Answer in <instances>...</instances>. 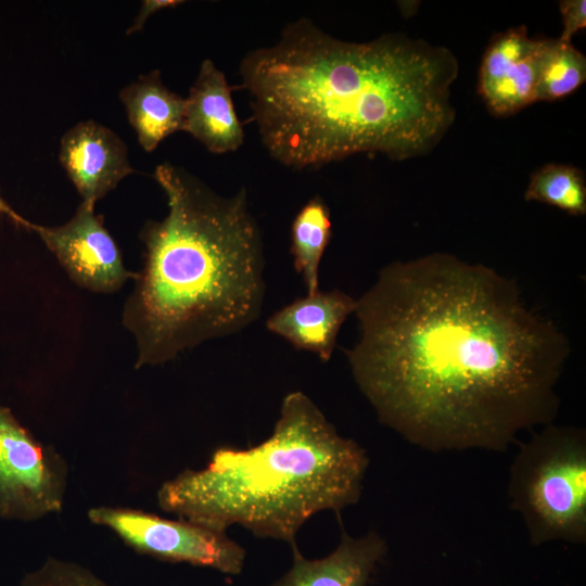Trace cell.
Here are the masks:
<instances>
[{
	"label": "cell",
	"instance_id": "6da1fadb",
	"mask_svg": "<svg viewBox=\"0 0 586 586\" xmlns=\"http://www.w3.org/2000/svg\"><path fill=\"white\" fill-rule=\"evenodd\" d=\"M357 301L346 351L379 420L430 451H506L552 423L565 336L517 284L445 253L394 262Z\"/></svg>",
	"mask_w": 586,
	"mask_h": 586
},
{
	"label": "cell",
	"instance_id": "7a4b0ae2",
	"mask_svg": "<svg viewBox=\"0 0 586 586\" xmlns=\"http://www.w3.org/2000/svg\"><path fill=\"white\" fill-rule=\"evenodd\" d=\"M240 74L264 146L294 169L357 153L424 154L455 119L456 58L400 34L349 42L300 18L250 51Z\"/></svg>",
	"mask_w": 586,
	"mask_h": 586
},
{
	"label": "cell",
	"instance_id": "3957f363",
	"mask_svg": "<svg viewBox=\"0 0 586 586\" xmlns=\"http://www.w3.org/2000/svg\"><path fill=\"white\" fill-rule=\"evenodd\" d=\"M154 178L168 213L141 231L144 262L123 310L137 368L240 332L259 317L265 295L262 233L246 190L219 195L167 162Z\"/></svg>",
	"mask_w": 586,
	"mask_h": 586
},
{
	"label": "cell",
	"instance_id": "277c9868",
	"mask_svg": "<svg viewBox=\"0 0 586 586\" xmlns=\"http://www.w3.org/2000/svg\"><path fill=\"white\" fill-rule=\"evenodd\" d=\"M368 466L366 450L296 391L283 398L268 438L216 449L204 469L163 483L157 501L180 519L220 531L238 524L291 546L314 514L358 502Z\"/></svg>",
	"mask_w": 586,
	"mask_h": 586
},
{
	"label": "cell",
	"instance_id": "5b68a950",
	"mask_svg": "<svg viewBox=\"0 0 586 586\" xmlns=\"http://www.w3.org/2000/svg\"><path fill=\"white\" fill-rule=\"evenodd\" d=\"M508 496L533 546L585 544V430L549 423L522 444L510 467Z\"/></svg>",
	"mask_w": 586,
	"mask_h": 586
},
{
	"label": "cell",
	"instance_id": "8992f818",
	"mask_svg": "<svg viewBox=\"0 0 586 586\" xmlns=\"http://www.w3.org/2000/svg\"><path fill=\"white\" fill-rule=\"evenodd\" d=\"M88 517L138 552L161 560L211 568L229 575L241 573L244 565L245 550L226 531L119 507L91 508Z\"/></svg>",
	"mask_w": 586,
	"mask_h": 586
},
{
	"label": "cell",
	"instance_id": "52a82bcc",
	"mask_svg": "<svg viewBox=\"0 0 586 586\" xmlns=\"http://www.w3.org/2000/svg\"><path fill=\"white\" fill-rule=\"evenodd\" d=\"M66 464L0 406V515L31 521L61 511Z\"/></svg>",
	"mask_w": 586,
	"mask_h": 586
},
{
	"label": "cell",
	"instance_id": "ba28073f",
	"mask_svg": "<svg viewBox=\"0 0 586 586\" xmlns=\"http://www.w3.org/2000/svg\"><path fill=\"white\" fill-rule=\"evenodd\" d=\"M94 203L82 201L64 225L43 227L34 224L47 247L55 255L69 278L81 288L98 293H113L136 279L122 258L113 237L105 229Z\"/></svg>",
	"mask_w": 586,
	"mask_h": 586
},
{
	"label": "cell",
	"instance_id": "9c48e42d",
	"mask_svg": "<svg viewBox=\"0 0 586 586\" xmlns=\"http://www.w3.org/2000/svg\"><path fill=\"white\" fill-rule=\"evenodd\" d=\"M546 40L530 38L524 26L492 39L480 67L479 92L494 114L511 115L536 102Z\"/></svg>",
	"mask_w": 586,
	"mask_h": 586
},
{
	"label": "cell",
	"instance_id": "30bf717a",
	"mask_svg": "<svg viewBox=\"0 0 586 586\" xmlns=\"http://www.w3.org/2000/svg\"><path fill=\"white\" fill-rule=\"evenodd\" d=\"M60 162L82 201L94 204L135 173L123 140L91 119L78 123L64 133Z\"/></svg>",
	"mask_w": 586,
	"mask_h": 586
},
{
	"label": "cell",
	"instance_id": "8fae6325",
	"mask_svg": "<svg viewBox=\"0 0 586 586\" xmlns=\"http://www.w3.org/2000/svg\"><path fill=\"white\" fill-rule=\"evenodd\" d=\"M291 548L292 565L272 586H369L387 552L375 531L353 537L344 527L336 548L323 558L306 559L296 543Z\"/></svg>",
	"mask_w": 586,
	"mask_h": 586
},
{
	"label": "cell",
	"instance_id": "7c38bea8",
	"mask_svg": "<svg viewBox=\"0 0 586 586\" xmlns=\"http://www.w3.org/2000/svg\"><path fill=\"white\" fill-rule=\"evenodd\" d=\"M357 301L341 290L317 291L275 311L266 328L295 348L330 360L342 323L355 313Z\"/></svg>",
	"mask_w": 586,
	"mask_h": 586
},
{
	"label": "cell",
	"instance_id": "4fadbf2b",
	"mask_svg": "<svg viewBox=\"0 0 586 586\" xmlns=\"http://www.w3.org/2000/svg\"><path fill=\"white\" fill-rule=\"evenodd\" d=\"M231 92L226 75L205 59L186 99L182 131L214 154L237 151L244 141Z\"/></svg>",
	"mask_w": 586,
	"mask_h": 586
},
{
	"label": "cell",
	"instance_id": "5bb4252c",
	"mask_svg": "<svg viewBox=\"0 0 586 586\" xmlns=\"http://www.w3.org/2000/svg\"><path fill=\"white\" fill-rule=\"evenodd\" d=\"M119 99L144 151H154L166 137L182 130L186 99L163 84L158 71L140 75Z\"/></svg>",
	"mask_w": 586,
	"mask_h": 586
},
{
	"label": "cell",
	"instance_id": "9a60e30c",
	"mask_svg": "<svg viewBox=\"0 0 586 586\" xmlns=\"http://www.w3.org/2000/svg\"><path fill=\"white\" fill-rule=\"evenodd\" d=\"M330 212L320 196L309 200L291 227V254L294 268L303 278L307 294L319 291V268L330 242Z\"/></svg>",
	"mask_w": 586,
	"mask_h": 586
},
{
	"label": "cell",
	"instance_id": "2e32d148",
	"mask_svg": "<svg viewBox=\"0 0 586 586\" xmlns=\"http://www.w3.org/2000/svg\"><path fill=\"white\" fill-rule=\"evenodd\" d=\"M586 79V58L572 43L547 39L542 54L536 101L559 100Z\"/></svg>",
	"mask_w": 586,
	"mask_h": 586
},
{
	"label": "cell",
	"instance_id": "e0dca14e",
	"mask_svg": "<svg viewBox=\"0 0 586 586\" xmlns=\"http://www.w3.org/2000/svg\"><path fill=\"white\" fill-rule=\"evenodd\" d=\"M524 199L556 206L570 215H584L586 213L584 173L571 165L546 164L532 175Z\"/></svg>",
	"mask_w": 586,
	"mask_h": 586
},
{
	"label": "cell",
	"instance_id": "ac0fdd59",
	"mask_svg": "<svg viewBox=\"0 0 586 586\" xmlns=\"http://www.w3.org/2000/svg\"><path fill=\"white\" fill-rule=\"evenodd\" d=\"M22 586H109L85 568L49 558L38 570L27 574Z\"/></svg>",
	"mask_w": 586,
	"mask_h": 586
},
{
	"label": "cell",
	"instance_id": "d6986e66",
	"mask_svg": "<svg viewBox=\"0 0 586 586\" xmlns=\"http://www.w3.org/2000/svg\"><path fill=\"white\" fill-rule=\"evenodd\" d=\"M563 29L559 41L571 43L572 37L586 26L585 0H565L560 2Z\"/></svg>",
	"mask_w": 586,
	"mask_h": 586
},
{
	"label": "cell",
	"instance_id": "ffe728a7",
	"mask_svg": "<svg viewBox=\"0 0 586 586\" xmlns=\"http://www.w3.org/2000/svg\"><path fill=\"white\" fill-rule=\"evenodd\" d=\"M183 1L179 0H144L141 4L140 11L136 18L133 20L132 25L126 31L127 35L140 31L148 18L153 15L155 12L161 11L166 8L177 7Z\"/></svg>",
	"mask_w": 586,
	"mask_h": 586
},
{
	"label": "cell",
	"instance_id": "44dd1931",
	"mask_svg": "<svg viewBox=\"0 0 586 586\" xmlns=\"http://www.w3.org/2000/svg\"><path fill=\"white\" fill-rule=\"evenodd\" d=\"M0 213L10 217L16 224L26 227L27 229H33L34 224L23 218L18 215L1 196L0 194Z\"/></svg>",
	"mask_w": 586,
	"mask_h": 586
}]
</instances>
